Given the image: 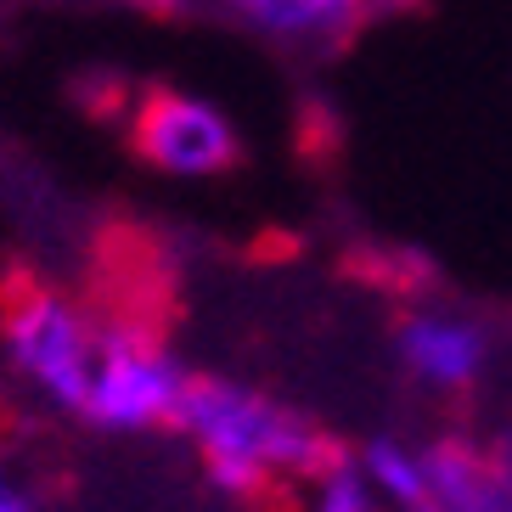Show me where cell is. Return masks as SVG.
I'll list each match as a JSON object with an SVG mask.
<instances>
[{"label":"cell","instance_id":"3957f363","mask_svg":"<svg viewBox=\"0 0 512 512\" xmlns=\"http://www.w3.org/2000/svg\"><path fill=\"white\" fill-rule=\"evenodd\" d=\"M192 377L197 372L181 366V355L169 349L164 327L141 304H113V310H102V332H96L85 428H102V434L175 428Z\"/></svg>","mask_w":512,"mask_h":512},{"label":"cell","instance_id":"30bf717a","mask_svg":"<svg viewBox=\"0 0 512 512\" xmlns=\"http://www.w3.org/2000/svg\"><path fill=\"white\" fill-rule=\"evenodd\" d=\"M496 456H501V473H507V484H512V434L496 439Z\"/></svg>","mask_w":512,"mask_h":512},{"label":"cell","instance_id":"6da1fadb","mask_svg":"<svg viewBox=\"0 0 512 512\" xmlns=\"http://www.w3.org/2000/svg\"><path fill=\"white\" fill-rule=\"evenodd\" d=\"M175 434L192 445L203 473L242 501L304 496V484L344 456L338 439L316 428L304 411L248 383H231V377H192Z\"/></svg>","mask_w":512,"mask_h":512},{"label":"cell","instance_id":"5b68a950","mask_svg":"<svg viewBox=\"0 0 512 512\" xmlns=\"http://www.w3.org/2000/svg\"><path fill=\"white\" fill-rule=\"evenodd\" d=\"M422 490L411 512H512V484L501 473L496 445L467 434H439L417 451Z\"/></svg>","mask_w":512,"mask_h":512},{"label":"cell","instance_id":"ba28073f","mask_svg":"<svg viewBox=\"0 0 512 512\" xmlns=\"http://www.w3.org/2000/svg\"><path fill=\"white\" fill-rule=\"evenodd\" d=\"M377 507H383V496L372 490L361 456L349 451L304 484V512H377Z\"/></svg>","mask_w":512,"mask_h":512},{"label":"cell","instance_id":"9c48e42d","mask_svg":"<svg viewBox=\"0 0 512 512\" xmlns=\"http://www.w3.org/2000/svg\"><path fill=\"white\" fill-rule=\"evenodd\" d=\"M0 512H40V490L12 456L0 451Z\"/></svg>","mask_w":512,"mask_h":512},{"label":"cell","instance_id":"8992f818","mask_svg":"<svg viewBox=\"0 0 512 512\" xmlns=\"http://www.w3.org/2000/svg\"><path fill=\"white\" fill-rule=\"evenodd\" d=\"M242 29L287 51H332L383 17V0H220Z\"/></svg>","mask_w":512,"mask_h":512},{"label":"cell","instance_id":"7a4b0ae2","mask_svg":"<svg viewBox=\"0 0 512 512\" xmlns=\"http://www.w3.org/2000/svg\"><path fill=\"white\" fill-rule=\"evenodd\" d=\"M102 310L40 276H17L0 293V366L46 411L85 422Z\"/></svg>","mask_w":512,"mask_h":512},{"label":"cell","instance_id":"52a82bcc","mask_svg":"<svg viewBox=\"0 0 512 512\" xmlns=\"http://www.w3.org/2000/svg\"><path fill=\"white\" fill-rule=\"evenodd\" d=\"M394 349H400L406 372L439 394L473 389V377L484 372V355H490L484 332L456 310H411L394 327Z\"/></svg>","mask_w":512,"mask_h":512},{"label":"cell","instance_id":"277c9868","mask_svg":"<svg viewBox=\"0 0 512 512\" xmlns=\"http://www.w3.org/2000/svg\"><path fill=\"white\" fill-rule=\"evenodd\" d=\"M130 152L169 181H220L242 164V136L209 96L152 85L130 107Z\"/></svg>","mask_w":512,"mask_h":512}]
</instances>
